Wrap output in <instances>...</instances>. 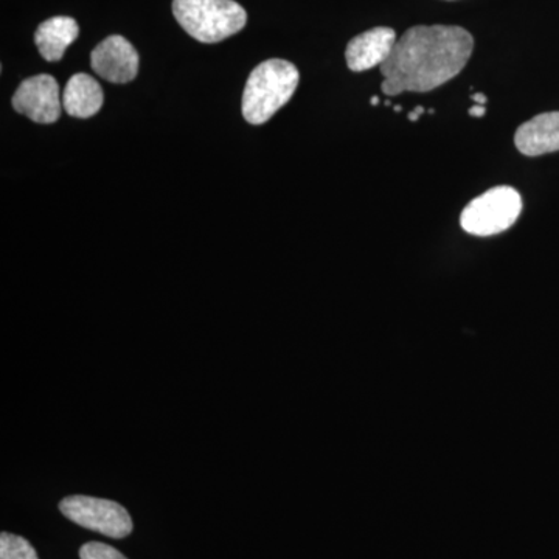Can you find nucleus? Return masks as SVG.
Here are the masks:
<instances>
[{
	"label": "nucleus",
	"mask_w": 559,
	"mask_h": 559,
	"mask_svg": "<svg viewBox=\"0 0 559 559\" xmlns=\"http://www.w3.org/2000/svg\"><path fill=\"white\" fill-rule=\"evenodd\" d=\"M474 39L455 25H417L404 33L381 66L382 92H429L455 79L468 64Z\"/></svg>",
	"instance_id": "f257e3e1"
},
{
	"label": "nucleus",
	"mask_w": 559,
	"mask_h": 559,
	"mask_svg": "<svg viewBox=\"0 0 559 559\" xmlns=\"http://www.w3.org/2000/svg\"><path fill=\"white\" fill-rule=\"evenodd\" d=\"M299 81V70L293 62L278 58L261 62L246 83L242 117L250 124L266 123L293 98Z\"/></svg>",
	"instance_id": "f03ea898"
},
{
	"label": "nucleus",
	"mask_w": 559,
	"mask_h": 559,
	"mask_svg": "<svg viewBox=\"0 0 559 559\" xmlns=\"http://www.w3.org/2000/svg\"><path fill=\"white\" fill-rule=\"evenodd\" d=\"M173 14L191 38L204 44L230 38L248 22V13L235 0H173Z\"/></svg>",
	"instance_id": "7ed1b4c3"
},
{
	"label": "nucleus",
	"mask_w": 559,
	"mask_h": 559,
	"mask_svg": "<svg viewBox=\"0 0 559 559\" xmlns=\"http://www.w3.org/2000/svg\"><path fill=\"white\" fill-rule=\"evenodd\" d=\"M522 212V198L511 187L500 186L480 194L463 210V230L474 237H491L509 230Z\"/></svg>",
	"instance_id": "20e7f679"
},
{
	"label": "nucleus",
	"mask_w": 559,
	"mask_h": 559,
	"mask_svg": "<svg viewBox=\"0 0 559 559\" xmlns=\"http://www.w3.org/2000/svg\"><path fill=\"white\" fill-rule=\"evenodd\" d=\"M60 510L69 521L109 538H127L134 528L128 510L114 500L69 496L61 500Z\"/></svg>",
	"instance_id": "39448f33"
},
{
	"label": "nucleus",
	"mask_w": 559,
	"mask_h": 559,
	"mask_svg": "<svg viewBox=\"0 0 559 559\" xmlns=\"http://www.w3.org/2000/svg\"><path fill=\"white\" fill-rule=\"evenodd\" d=\"M13 108L35 123H55L64 109L58 81L46 73L22 81L13 95Z\"/></svg>",
	"instance_id": "423d86ee"
},
{
	"label": "nucleus",
	"mask_w": 559,
	"mask_h": 559,
	"mask_svg": "<svg viewBox=\"0 0 559 559\" xmlns=\"http://www.w3.org/2000/svg\"><path fill=\"white\" fill-rule=\"evenodd\" d=\"M91 66L98 76L109 83H130L138 76L139 53L130 40L112 35L92 51Z\"/></svg>",
	"instance_id": "0eeeda50"
},
{
	"label": "nucleus",
	"mask_w": 559,
	"mask_h": 559,
	"mask_svg": "<svg viewBox=\"0 0 559 559\" xmlns=\"http://www.w3.org/2000/svg\"><path fill=\"white\" fill-rule=\"evenodd\" d=\"M396 40L399 39L395 31L389 27H377L360 33L349 40L345 50L348 69L353 72H366L377 66L381 68L392 55Z\"/></svg>",
	"instance_id": "6e6552de"
},
{
	"label": "nucleus",
	"mask_w": 559,
	"mask_h": 559,
	"mask_svg": "<svg viewBox=\"0 0 559 559\" xmlns=\"http://www.w3.org/2000/svg\"><path fill=\"white\" fill-rule=\"evenodd\" d=\"M524 156L536 157L559 151V112H546L525 121L514 135Z\"/></svg>",
	"instance_id": "1a4fd4ad"
},
{
	"label": "nucleus",
	"mask_w": 559,
	"mask_h": 559,
	"mask_svg": "<svg viewBox=\"0 0 559 559\" xmlns=\"http://www.w3.org/2000/svg\"><path fill=\"white\" fill-rule=\"evenodd\" d=\"M105 95L97 80L87 73H75L62 92V108L70 117L90 119L102 109Z\"/></svg>",
	"instance_id": "9d476101"
},
{
	"label": "nucleus",
	"mask_w": 559,
	"mask_h": 559,
	"mask_svg": "<svg viewBox=\"0 0 559 559\" xmlns=\"http://www.w3.org/2000/svg\"><path fill=\"white\" fill-rule=\"evenodd\" d=\"M80 35V27L73 17L57 16L44 21L35 33V44L46 61H60L66 50Z\"/></svg>",
	"instance_id": "9b49d317"
},
{
	"label": "nucleus",
	"mask_w": 559,
	"mask_h": 559,
	"mask_svg": "<svg viewBox=\"0 0 559 559\" xmlns=\"http://www.w3.org/2000/svg\"><path fill=\"white\" fill-rule=\"evenodd\" d=\"M0 559H39L31 543L22 536L0 535Z\"/></svg>",
	"instance_id": "f8f14e48"
},
{
	"label": "nucleus",
	"mask_w": 559,
	"mask_h": 559,
	"mask_svg": "<svg viewBox=\"0 0 559 559\" xmlns=\"http://www.w3.org/2000/svg\"><path fill=\"white\" fill-rule=\"evenodd\" d=\"M81 559H128L121 551L103 543H87L80 549Z\"/></svg>",
	"instance_id": "ddd939ff"
},
{
	"label": "nucleus",
	"mask_w": 559,
	"mask_h": 559,
	"mask_svg": "<svg viewBox=\"0 0 559 559\" xmlns=\"http://www.w3.org/2000/svg\"><path fill=\"white\" fill-rule=\"evenodd\" d=\"M468 114L471 117H479L480 119V117H484L485 114H487V109H485V106L476 105L468 110Z\"/></svg>",
	"instance_id": "4468645a"
},
{
	"label": "nucleus",
	"mask_w": 559,
	"mask_h": 559,
	"mask_svg": "<svg viewBox=\"0 0 559 559\" xmlns=\"http://www.w3.org/2000/svg\"><path fill=\"white\" fill-rule=\"evenodd\" d=\"M423 114H425V108H423V106H418V108H415L409 114V120L411 121H417L419 119V117L423 116Z\"/></svg>",
	"instance_id": "2eb2a0df"
},
{
	"label": "nucleus",
	"mask_w": 559,
	"mask_h": 559,
	"mask_svg": "<svg viewBox=\"0 0 559 559\" xmlns=\"http://www.w3.org/2000/svg\"><path fill=\"white\" fill-rule=\"evenodd\" d=\"M471 98H473V100L476 102L477 105H481V106L487 105V102H488L487 95L480 94V92H479V94H473V97H471Z\"/></svg>",
	"instance_id": "dca6fc26"
},
{
	"label": "nucleus",
	"mask_w": 559,
	"mask_h": 559,
	"mask_svg": "<svg viewBox=\"0 0 559 559\" xmlns=\"http://www.w3.org/2000/svg\"><path fill=\"white\" fill-rule=\"evenodd\" d=\"M370 105H371V106L380 105V98H378V97H371Z\"/></svg>",
	"instance_id": "f3484780"
},
{
	"label": "nucleus",
	"mask_w": 559,
	"mask_h": 559,
	"mask_svg": "<svg viewBox=\"0 0 559 559\" xmlns=\"http://www.w3.org/2000/svg\"><path fill=\"white\" fill-rule=\"evenodd\" d=\"M401 109H403V108H401V106H400V105H399V106H395V112H401Z\"/></svg>",
	"instance_id": "a211bd4d"
},
{
	"label": "nucleus",
	"mask_w": 559,
	"mask_h": 559,
	"mask_svg": "<svg viewBox=\"0 0 559 559\" xmlns=\"http://www.w3.org/2000/svg\"><path fill=\"white\" fill-rule=\"evenodd\" d=\"M385 106H392V102L388 100L384 103Z\"/></svg>",
	"instance_id": "6ab92c4d"
}]
</instances>
